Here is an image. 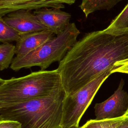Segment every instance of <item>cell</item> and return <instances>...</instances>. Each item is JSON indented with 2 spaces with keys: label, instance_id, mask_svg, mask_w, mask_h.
I'll return each instance as SVG.
<instances>
[{
  "label": "cell",
  "instance_id": "1",
  "mask_svg": "<svg viewBox=\"0 0 128 128\" xmlns=\"http://www.w3.org/2000/svg\"><path fill=\"white\" fill-rule=\"evenodd\" d=\"M128 58V32L113 34L104 30L86 33L59 62L66 96L71 95L108 70Z\"/></svg>",
  "mask_w": 128,
  "mask_h": 128
},
{
  "label": "cell",
  "instance_id": "2",
  "mask_svg": "<svg viewBox=\"0 0 128 128\" xmlns=\"http://www.w3.org/2000/svg\"><path fill=\"white\" fill-rule=\"evenodd\" d=\"M64 90L51 96L0 106V120L18 122L21 128H62Z\"/></svg>",
  "mask_w": 128,
  "mask_h": 128
},
{
  "label": "cell",
  "instance_id": "3",
  "mask_svg": "<svg viewBox=\"0 0 128 128\" xmlns=\"http://www.w3.org/2000/svg\"><path fill=\"white\" fill-rule=\"evenodd\" d=\"M58 69L40 70L24 76L0 78V106L48 96L63 90Z\"/></svg>",
  "mask_w": 128,
  "mask_h": 128
},
{
  "label": "cell",
  "instance_id": "4",
  "mask_svg": "<svg viewBox=\"0 0 128 128\" xmlns=\"http://www.w3.org/2000/svg\"><path fill=\"white\" fill-rule=\"evenodd\" d=\"M80 34L75 23H70L62 32L34 50L22 57L16 56L10 64V68L18 71L24 68L39 66L40 70H45L52 63L60 62L63 59L77 41Z\"/></svg>",
  "mask_w": 128,
  "mask_h": 128
},
{
  "label": "cell",
  "instance_id": "5",
  "mask_svg": "<svg viewBox=\"0 0 128 128\" xmlns=\"http://www.w3.org/2000/svg\"><path fill=\"white\" fill-rule=\"evenodd\" d=\"M112 70H106L74 94L66 96L63 104L62 128L78 126L81 118Z\"/></svg>",
  "mask_w": 128,
  "mask_h": 128
},
{
  "label": "cell",
  "instance_id": "6",
  "mask_svg": "<svg viewBox=\"0 0 128 128\" xmlns=\"http://www.w3.org/2000/svg\"><path fill=\"white\" fill-rule=\"evenodd\" d=\"M122 80L114 93L106 100L94 105L96 120L112 119L124 116L128 110V94Z\"/></svg>",
  "mask_w": 128,
  "mask_h": 128
},
{
  "label": "cell",
  "instance_id": "7",
  "mask_svg": "<svg viewBox=\"0 0 128 128\" xmlns=\"http://www.w3.org/2000/svg\"><path fill=\"white\" fill-rule=\"evenodd\" d=\"M76 0H0V17L18 10H38L44 8L62 9Z\"/></svg>",
  "mask_w": 128,
  "mask_h": 128
},
{
  "label": "cell",
  "instance_id": "8",
  "mask_svg": "<svg viewBox=\"0 0 128 128\" xmlns=\"http://www.w3.org/2000/svg\"><path fill=\"white\" fill-rule=\"evenodd\" d=\"M4 22L16 30L20 35L46 30L36 16L30 10H18L2 16Z\"/></svg>",
  "mask_w": 128,
  "mask_h": 128
},
{
  "label": "cell",
  "instance_id": "9",
  "mask_svg": "<svg viewBox=\"0 0 128 128\" xmlns=\"http://www.w3.org/2000/svg\"><path fill=\"white\" fill-rule=\"evenodd\" d=\"M34 14L46 30L58 35L70 24V14L60 9L44 8L34 10Z\"/></svg>",
  "mask_w": 128,
  "mask_h": 128
},
{
  "label": "cell",
  "instance_id": "10",
  "mask_svg": "<svg viewBox=\"0 0 128 128\" xmlns=\"http://www.w3.org/2000/svg\"><path fill=\"white\" fill-rule=\"evenodd\" d=\"M54 34L48 30L20 35L16 45V57L25 56L54 38Z\"/></svg>",
  "mask_w": 128,
  "mask_h": 128
},
{
  "label": "cell",
  "instance_id": "11",
  "mask_svg": "<svg viewBox=\"0 0 128 128\" xmlns=\"http://www.w3.org/2000/svg\"><path fill=\"white\" fill-rule=\"evenodd\" d=\"M122 0H82L79 6L86 18L90 14L102 10H107L113 8Z\"/></svg>",
  "mask_w": 128,
  "mask_h": 128
},
{
  "label": "cell",
  "instance_id": "12",
  "mask_svg": "<svg viewBox=\"0 0 128 128\" xmlns=\"http://www.w3.org/2000/svg\"><path fill=\"white\" fill-rule=\"evenodd\" d=\"M104 30L106 33L113 34L128 32V3Z\"/></svg>",
  "mask_w": 128,
  "mask_h": 128
},
{
  "label": "cell",
  "instance_id": "13",
  "mask_svg": "<svg viewBox=\"0 0 128 128\" xmlns=\"http://www.w3.org/2000/svg\"><path fill=\"white\" fill-rule=\"evenodd\" d=\"M16 54V46L9 42H4L0 45V70L8 68L13 60Z\"/></svg>",
  "mask_w": 128,
  "mask_h": 128
},
{
  "label": "cell",
  "instance_id": "14",
  "mask_svg": "<svg viewBox=\"0 0 128 128\" xmlns=\"http://www.w3.org/2000/svg\"><path fill=\"white\" fill-rule=\"evenodd\" d=\"M126 115L122 116L112 118L103 120H90L86 122L80 128L79 126L77 128H116L125 118Z\"/></svg>",
  "mask_w": 128,
  "mask_h": 128
},
{
  "label": "cell",
  "instance_id": "15",
  "mask_svg": "<svg viewBox=\"0 0 128 128\" xmlns=\"http://www.w3.org/2000/svg\"><path fill=\"white\" fill-rule=\"evenodd\" d=\"M20 35L16 30L6 24L2 17H0V42H8L11 41L17 42Z\"/></svg>",
  "mask_w": 128,
  "mask_h": 128
},
{
  "label": "cell",
  "instance_id": "16",
  "mask_svg": "<svg viewBox=\"0 0 128 128\" xmlns=\"http://www.w3.org/2000/svg\"><path fill=\"white\" fill-rule=\"evenodd\" d=\"M116 72L128 74V58L118 62L114 64L112 74Z\"/></svg>",
  "mask_w": 128,
  "mask_h": 128
},
{
  "label": "cell",
  "instance_id": "17",
  "mask_svg": "<svg viewBox=\"0 0 128 128\" xmlns=\"http://www.w3.org/2000/svg\"><path fill=\"white\" fill-rule=\"evenodd\" d=\"M0 128H21V124L14 120H0Z\"/></svg>",
  "mask_w": 128,
  "mask_h": 128
},
{
  "label": "cell",
  "instance_id": "18",
  "mask_svg": "<svg viewBox=\"0 0 128 128\" xmlns=\"http://www.w3.org/2000/svg\"><path fill=\"white\" fill-rule=\"evenodd\" d=\"M116 128H128V116H126L123 121Z\"/></svg>",
  "mask_w": 128,
  "mask_h": 128
},
{
  "label": "cell",
  "instance_id": "19",
  "mask_svg": "<svg viewBox=\"0 0 128 128\" xmlns=\"http://www.w3.org/2000/svg\"><path fill=\"white\" fill-rule=\"evenodd\" d=\"M124 115H126V116H128V110H127V111H126V114H125Z\"/></svg>",
  "mask_w": 128,
  "mask_h": 128
},
{
  "label": "cell",
  "instance_id": "20",
  "mask_svg": "<svg viewBox=\"0 0 128 128\" xmlns=\"http://www.w3.org/2000/svg\"><path fill=\"white\" fill-rule=\"evenodd\" d=\"M78 127V126H72V127H70V128H77Z\"/></svg>",
  "mask_w": 128,
  "mask_h": 128
}]
</instances>
